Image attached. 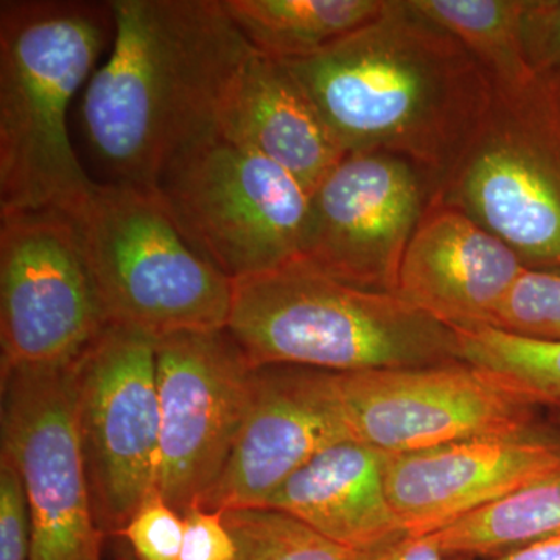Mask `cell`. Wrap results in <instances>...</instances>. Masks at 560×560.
<instances>
[{
	"label": "cell",
	"mask_w": 560,
	"mask_h": 560,
	"mask_svg": "<svg viewBox=\"0 0 560 560\" xmlns=\"http://www.w3.org/2000/svg\"><path fill=\"white\" fill-rule=\"evenodd\" d=\"M184 528V515L154 492L140 504L119 536L130 544L138 560H179Z\"/></svg>",
	"instance_id": "obj_25"
},
{
	"label": "cell",
	"mask_w": 560,
	"mask_h": 560,
	"mask_svg": "<svg viewBox=\"0 0 560 560\" xmlns=\"http://www.w3.org/2000/svg\"><path fill=\"white\" fill-rule=\"evenodd\" d=\"M254 371L226 327L156 341L158 492L180 514L202 508L226 469L253 399Z\"/></svg>",
	"instance_id": "obj_11"
},
{
	"label": "cell",
	"mask_w": 560,
	"mask_h": 560,
	"mask_svg": "<svg viewBox=\"0 0 560 560\" xmlns=\"http://www.w3.org/2000/svg\"><path fill=\"white\" fill-rule=\"evenodd\" d=\"M480 560H560V536L536 541L506 555Z\"/></svg>",
	"instance_id": "obj_30"
},
{
	"label": "cell",
	"mask_w": 560,
	"mask_h": 560,
	"mask_svg": "<svg viewBox=\"0 0 560 560\" xmlns=\"http://www.w3.org/2000/svg\"><path fill=\"white\" fill-rule=\"evenodd\" d=\"M433 194L429 175L404 158L346 154L311 195L302 257L349 285L397 294L405 250Z\"/></svg>",
	"instance_id": "obj_13"
},
{
	"label": "cell",
	"mask_w": 560,
	"mask_h": 560,
	"mask_svg": "<svg viewBox=\"0 0 560 560\" xmlns=\"http://www.w3.org/2000/svg\"><path fill=\"white\" fill-rule=\"evenodd\" d=\"M560 536V463L431 534L445 558H495Z\"/></svg>",
	"instance_id": "obj_20"
},
{
	"label": "cell",
	"mask_w": 560,
	"mask_h": 560,
	"mask_svg": "<svg viewBox=\"0 0 560 560\" xmlns=\"http://www.w3.org/2000/svg\"><path fill=\"white\" fill-rule=\"evenodd\" d=\"M455 331L460 361L495 375L533 405H560V342L495 327Z\"/></svg>",
	"instance_id": "obj_22"
},
{
	"label": "cell",
	"mask_w": 560,
	"mask_h": 560,
	"mask_svg": "<svg viewBox=\"0 0 560 560\" xmlns=\"http://www.w3.org/2000/svg\"><path fill=\"white\" fill-rule=\"evenodd\" d=\"M388 0H223L246 40L279 61L311 57L370 24Z\"/></svg>",
	"instance_id": "obj_19"
},
{
	"label": "cell",
	"mask_w": 560,
	"mask_h": 560,
	"mask_svg": "<svg viewBox=\"0 0 560 560\" xmlns=\"http://www.w3.org/2000/svg\"><path fill=\"white\" fill-rule=\"evenodd\" d=\"M108 60L81 102L84 138L108 183L154 187L179 153L215 131L253 54L223 0H110Z\"/></svg>",
	"instance_id": "obj_2"
},
{
	"label": "cell",
	"mask_w": 560,
	"mask_h": 560,
	"mask_svg": "<svg viewBox=\"0 0 560 560\" xmlns=\"http://www.w3.org/2000/svg\"><path fill=\"white\" fill-rule=\"evenodd\" d=\"M153 189L184 238L231 280L302 256L311 194L220 132L179 153Z\"/></svg>",
	"instance_id": "obj_7"
},
{
	"label": "cell",
	"mask_w": 560,
	"mask_h": 560,
	"mask_svg": "<svg viewBox=\"0 0 560 560\" xmlns=\"http://www.w3.org/2000/svg\"><path fill=\"white\" fill-rule=\"evenodd\" d=\"M109 326L72 215H0V374L70 368Z\"/></svg>",
	"instance_id": "obj_9"
},
{
	"label": "cell",
	"mask_w": 560,
	"mask_h": 560,
	"mask_svg": "<svg viewBox=\"0 0 560 560\" xmlns=\"http://www.w3.org/2000/svg\"><path fill=\"white\" fill-rule=\"evenodd\" d=\"M261 508L285 512L353 551L410 537L386 492L385 453L353 440L316 453Z\"/></svg>",
	"instance_id": "obj_18"
},
{
	"label": "cell",
	"mask_w": 560,
	"mask_h": 560,
	"mask_svg": "<svg viewBox=\"0 0 560 560\" xmlns=\"http://www.w3.org/2000/svg\"><path fill=\"white\" fill-rule=\"evenodd\" d=\"M345 440L350 436L334 372L283 364L256 368L241 436L202 508H261L316 453Z\"/></svg>",
	"instance_id": "obj_14"
},
{
	"label": "cell",
	"mask_w": 560,
	"mask_h": 560,
	"mask_svg": "<svg viewBox=\"0 0 560 560\" xmlns=\"http://www.w3.org/2000/svg\"><path fill=\"white\" fill-rule=\"evenodd\" d=\"M282 62L346 154H396L427 173L434 191L495 94L469 51L410 0H388L359 31Z\"/></svg>",
	"instance_id": "obj_1"
},
{
	"label": "cell",
	"mask_w": 560,
	"mask_h": 560,
	"mask_svg": "<svg viewBox=\"0 0 560 560\" xmlns=\"http://www.w3.org/2000/svg\"><path fill=\"white\" fill-rule=\"evenodd\" d=\"M334 388L350 440L386 455L536 434V405L466 361L334 372Z\"/></svg>",
	"instance_id": "obj_10"
},
{
	"label": "cell",
	"mask_w": 560,
	"mask_h": 560,
	"mask_svg": "<svg viewBox=\"0 0 560 560\" xmlns=\"http://www.w3.org/2000/svg\"><path fill=\"white\" fill-rule=\"evenodd\" d=\"M70 386L95 522L105 536H119L158 492L156 340L109 324L70 366Z\"/></svg>",
	"instance_id": "obj_8"
},
{
	"label": "cell",
	"mask_w": 560,
	"mask_h": 560,
	"mask_svg": "<svg viewBox=\"0 0 560 560\" xmlns=\"http://www.w3.org/2000/svg\"><path fill=\"white\" fill-rule=\"evenodd\" d=\"M32 517L16 466L0 455V560L31 558Z\"/></svg>",
	"instance_id": "obj_27"
},
{
	"label": "cell",
	"mask_w": 560,
	"mask_h": 560,
	"mask_svg": "<svg viewBox=\"0 0 560 560\" xmlns=\"http://www.w3.org/2000/svg\"><path fill=\"white\" fill-rule=\"evenodd\" d=\"M116 33L113 5L90 0L0 2V215L75 217L97 183L69 138V108Z\"/></svg>",
	"instance_id": "obj_3"
},
{
	"label": "cell",
	"mask_w": 560,
	"mask_h": 560,
	"mask_svg": "<svg viewBox=\"0 0 560 560\" xmlns=\"http://www.w3.org/2000/svg\"><path fill=\"white\" fill-rule=\"evenodd\" d=\"M184 541L179 560H234L235 541L223 512L194 508L184 512Z\"/></svg>",
	"instance_id": "obj_28"
},
{
	"label": "cell",
	"mask_w": 560,
	"mask_h": 560,
	"mask_svg": "<svg viewBox=\"0 0 560 560\" xmlns=\"http://www.w3.org/2000/svg\"><path fill=\"white\" fill-rule=\"evenodd\" d=\"M221 512L235 541L234 560H364L371 552L341 547L298 518L270 508Z\"/></svg>",
	"instance_id": "obj_23"
},
{
	"label": "cell",
	"mask_w": 560,
	"mask_h": 560,
	"mask_svg": "<svg viewBox=\"0 0 560 560\" xmlns=\"http://www.w3.org/2000/svg\"><path fill=\"white\" fill-rule=\"evenodd\" d=\"M521 257L459 209L431 200L405 250L397 294L453 330L495 327Z\"/></svg>",
	"instance_id": "obj_16"
},
{
	"label": "cell",
	"mask_w": 560,
	"mask_h": 560,
	"mask_svg": "<svg viewBox=\"0 0 560 560\" xmlns=\"http://www.w3.org/2000/svg\"><path fill=\"white\" fill-rule=\"evenodd\" d=\"M556 91H558V90H556ZM558 92H559V95H560V91H558Z\"/></svg>",
	"instance_id": "obj_31"
},
{
	"label": "cell",
	"mask_w": 560,
	"mask_h": 560,
	"mask_svg": "<svg viewBox=\"0 0 560 560\" xmlns=\"http://www.w3.org/2000/svg\"><path fill=\"white\" fill-rule=\"evenodd\" d=\"M506 243L530 270L560 271V95L534 79L492 105L433 198Z\"/></svg>",
	"instance_id": "obj_6"
},
{
	"label": "cell",
	"mask_w": 560,
	"mask_h": 560,
	"mask_svg": "<svg viewBox=\"0 0 560 560\" xmlns=\"http://www.w3.org/2000/svg\"><path fill=\"white\" fill-rule=\"evenodd\" d=\"M451 33L492 81L493 91L521 90L536 75L522 38L525 0H410Z\"/></svg>",
	"instance_id": "obj_21"
},
{
	"label": "cell",
	"mask_w": 560,
	"mask_h": 560,
	"mask_svg": "<svg viewBox=\"0 0 560 560\" xmlns=\"http://www.w3.org/2000/svg\"><path fill=\"white\" fill-rule=\"evenodd\" d=\"M522 38L534 75L560 91V0H525Z\"/></svg>",
	"instance_id": "obj_26"
},
{
	"label": "cell",
	"mask_w": 560,
	"mask_h": 560,
	"mask_svg": "<svg viewBox=\"0 0 560 560\" xmlns=\"http://www.w3.org/2000/svg\"><path fill=\"white\" fill-rule=\"evenodd\" d=\"M433 537H407L383 550L371 551L364 560H445Z\"/></svg>",
	"instance_id": "obj_29"
},
{
	"label": "cell",
	"mask_w": 560,
	"mask_h": 560,
	"mask_svg": "<svg viewBox=\"0 0 560 560\" xmlns=\"http://www.w3.org/2000/svg\"><path fill=\"white\" fill-rule=\"evenodd\" d=\"M226 330L253 368L341 374L460 360L451 327L399 294L349 285L302 256L232 280Z\"/></svg>",
	"instance_id": "obj_4"
},
{
	"label": "cell",
	"mask_w": 560,
	"mask_h": 560,
	"mask_svg": "<svg viewBox=\"0 0 560 560\" xmlns=\"http://www.w3.org/2000/svg\"><path fill=\"white\" fill-rule=\"evenodd\" d=\"M495 329L560 342V271L525 268L500 307Z\"/></svg>",
	"instance_id": "obj_24"
},
{
	"label": "cell",
	"mask_w": 560,
	"mask_h": 560,
	"mask_svg": "<svg viewBox=\"0 0 560 560\" xmlns=\"http://www.w3.org/2000/svg\"><path fill=\"white\" fill-rule=\"evenodd\" d=\"M559 463L560 444L537 434L385 453L386 492L407 533L425 537L503 499Z\"/></svg>",
	"instance_id": "obj_15"
},
{
	"label": "cell",
	"mask_w": 560,
	"mask_h": 560,
	"mask_svg": "<svg viewBox=\"0 0 560 560\" xmlns=\"http://www.w3.org/2000/svg\"><path fill=\"white\" fill-rule=\"evenodd\" d=\"M215 131L275 162L311 195L346 156L296 77L256 49L224 95Z\"/></svg>",
	"instance_id": "obj_17"
},
{
	"label": "cell",
	"mask_w": 560,
	"mask_h": 560,
	"mask_svg": "<svg viewBox=\"0 0 560 560\" xmlns=\"http://www.w3.org/2000/svg\"><path fill=\"white\" fill-rule=\"evenodd\" d=\"M0 375V455L13 460L27 493L28 560H103L105 534L92 508L70 368H25Z\"/></svg>",
	"instance_id": "obj_12"
},
{
	"label": "cell",
	"mask_w": 560,
	"mask_h": 560,
	"mask_svg": "<svg viewBox=\"0 0 560 560\" xmlns=\"http://www.w3.org/2000/svg\"><path fill=\"white\" fill-rule=\"evenodd\" d=\"M73 220L109 324L156 341L226 327L232 280L184 238L153 187L97 183Z\"/></svg>",
	"instance_id": "obj_5"
}]
</instances>
